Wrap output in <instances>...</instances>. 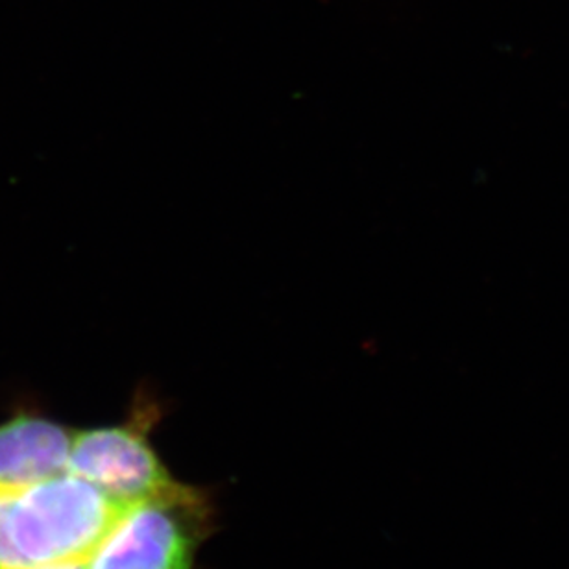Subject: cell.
<instances>
[{"label":"cell","instance_id":"cell-1","mask_svg":"<svg viewBox=\"0 0 569 569\" xmlns=\"http://www.w3.org/2000/svg\"><path fill=\"white\" fill-rule=\"evenodd\" d=\"M122 507L71 471L0 493V569L88 559Z\"/></svg>","mask_w":569,"mask_h":569},{"label":"cell","instance_id":"cell-2","mask_svg":"<svg viewBox=\"0 0 569 569\" xmlns=\"http://www.w3.org/2000/svg\"><path fill=\"white\" fill-rule=\"evenodd\" d=\"M211 531V509L198 488L174 482L122 507L86 559L88 569H191Z\"/></svg>","mask_w":569,"mask_h":569},{"label":"cell","instance_id":"cell-3","mask_svg":"<svg viewBox=\"0 0 569 569\" xmlns=\"http://www.w3.org/2000/svg\"><path fill=\"white\" fill-rule=\"evenodd\" d=\"M159 417L158 401L139 392L127 422L72 435L67 471L122 505L163 492L178 481L150 443V431Z\"/></svg>","mask_w":569,"mask_h":569},{"label":"cell","instance_id":"cell-4","mask_svg":"<svg viewBox=\"0 0 569 569\" xmlns=\"http://www.w3.org/2000/svg\"><path fill=\"white\" fill-rule=\"evenodd\" d=\"M72 435L60 423L36 415H17L0 423V493L66 473Z\"/></svg>","mask_w":569,"mask_h":569},{"label":"cell","instance_id":"cell-5","mask_svg":"<svg viewBox=\"0 0 569 569\" xmlns=\"http://www.w3.org/2000/svg\"><path fill=\"white\" fill-rule=\"evenodd\" d=\"M33 569H88L86 560H67V562H56V565L39 566Z\"/></svg>","mask_w":569,"mask_h":569}]
</instances>
